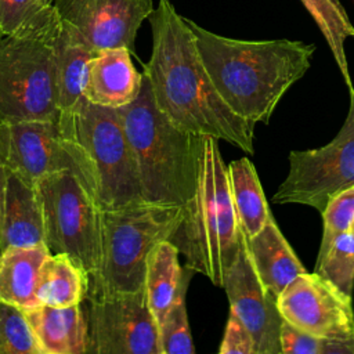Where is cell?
<instances>
[{"label":"cell","mask_w":354,"mask_h":354,"mask_svg":"<svg viewBox=\"0 0 354 354\" xmlns=\"http://www.w3.org/2000/svg\"><path fill=\"white\" fill-rule=\"evenodd\" d=\"M152 53L144 64L156 106L178 129L254 151V123L238 116L216 90L195 36L169 0H159L148 17Z\"/></svg>","instance_id":"1"},{"label":"cell","mask_w":354,"mask_h":354,"mask_svg":"<svg viewBox=\"0 0 354 354\" xmlns=\"http://www.w3.org/2000/svg\"><path fill=\"white\" fill-rule=\"evenodd\" d=\"M187 22L216 90L238 116L254 124L270 122L281 98L311 66L314 44L231 39Z\"/></svg>","instance_id":"2"},{"label":"cell","mask_w":354,"mask_h":354,"mask_svg":"<svg viewBox=\"0 0 354 354\" xmlns=\"http://www.w3.org/2000/svg\"><path fill=\"white\" fill-rule=\"evenodd\" d=\"M118 112L133 151L142 199L188 203L198 187L206 136L173 124L156 106L145 75L138 97Z\"/></svg>","instance_id":"3"},{"label":"cell","mask_w":354,"mask_h":354,"mask_svg":"<svg viewBox=\"0 0 354 354\" xmlns=\"http://www.w3.org/2000/svg\"><path fill=\"white\" fill-rule=\"evenodd\" d=\"M217 141L205 138L196 191L184 205V216L169 241L184 256L185 267L223 288L224 274L238 254L242 230Z\"/></svg>","instance_id":"4"},{"label":"cell","mask_w":354,"mask_h":354,"mask_svg":"<svg viewBox=\"0 0 354 354\" xmlns=\"http://www.w3.org/2000/svg\"><path fill=\"white\" fill-rule=\"evenodd\" d=\"M61 17L51 7L25 29L0 39V120L59 118L55 50Z\"/></svg>","instance_id":"5"},{"label":"cell","mask_w":354,"mask_h":354,"mask_svg":"<svg viewBox=\"0 0 354 354\" xmlns=\"http://www.w3.org/2000/svg\"><path fill=\"white\" fill-rule=\"evenodd\" d=\"M184 210V205L147 201L100 209V263L88 278L87 297L144 288L149 252L156 243L171 238Z\"/></svg>","instance_id":"6"},{"label":"cell","mask_w":354,"mask_h":354,"mask_svg":"<svg viewBox=\"0 0 354 354\" xmlns=\"http://www.w3.org/2000/svg\"><path fill=\"white\" fill-rule=\"evenodd\" d=\"M59 123L83 153L91 176L93 196L101 210L144 201L118 109L83 98L71 112L59 113Z\"/></svg>","instance_id":"7"},{"label":"cell","mask_w":354,"mask_h":354,"mask_svg":"<svg viewBox=\"0 0 354 354\" xmlns=\"http://www.w3.org/2000/svg\"><path fill=\"white\" fill-rule=\"evenodd\" d=\"M36 188L46 245L51 253L68 254L90 278L100 263V207L94 196L73 171L46 176Z\"/></svg>","instance_id":"8"},{"label":"cell","mask_w":354,"mask_h":354,"mask_svg":"<svg viewBox=\"0 0 354 354\" xmlns=\"http://www.w3.org/2000/svg\"><path fill=\"white\" fill-rule=\"evenodd\" d=\"M347 118L324 147L290 151L289 170L272 196L275 203H299L324 212L330 198L354 187V88Z\"/></svg>","instance_id":"9"},{"label":"cell","mask_w":354,"mask_h":354,"mask_svg":"<svg viewBox=\"0 0 354 354\" xmlns=\"http://www.w3.org/2000/svg\"><path fill=\"white\" fill-rule=\"evenodd\" d=\"M0 142L6 167L36 185L43 177L76 173L91 189V176L83 153L64 133L59 118L54 120L1 122Z\"/></svg>","instance_id":"10"},{"label":"cell","mask_w":354,"mask_h":354,"mask_svg":"<svg viewBox=\"0 0 354 354\" xmlns=\"http://www.w3.org/2000/svg\"><path fill=\"white\" fill-rule=\"evenodd\" d=\"M88 299V354H160L144 288Z\"/></svg>","instance_id":"11"},{"label":"cell","mask_w":354,"mask_h":354,"mask_svg":"<svg viewBox=\"0 0 354 354\" xmlns=\"http://www.w3.org/2000/svg\"><path fill=\"white\" fill-rule=\"evenodd\" d=\"M277 304L295 328L322 337L354 339L353 300L317 272H303L281 292Z\"/></svg>","instance_id":"12"},{"label":"cell","mask_w":354,"mask_h":354,"mask_svg":"<svg viewBox=\"0 0 354 354\" xmlns=\"http://www.w3.org/2000/svg\"><path fill=\"white\" fill-rule=\"evenodd\" d=\"M223 288L232 311L252 333L257 354H282L281 326L283 318L277 296L260 279L242 231L239 250L224 274Z\"/></svg>","instance_id":"13"},{"label":"cell","mask_w":354,"mask_h":354,"mask_svg":"<svg viewBox=\"0 0 354 354\" xmlns=\"http://www.w3.org/2000/svg\"><path fill=\"white\" fill-rule=\"evenodd\" d=\"M53 6L95 53L126 47L134 54L137 32L155 10L152 0H54Z\"/></svg>","instance_id":"14"},{"label":"cell","mask_w":354,"mask_h":354,"mask_svg":"<svg viewBox=\"0 0 354 354\" xmlns=\"http://www.w3.org/2000/svg\"><path fill=\"white\" fill-rule=\"evenodd\" d=\"M144 73H138L126 47L97 51L88 64L83 97L95 105L122 108L140 94Z\"/></svg>","instance_id":"15"},{"label":"cell","mask_w":354,"mask_h":354,"mask_svg":"<svg viewBox=\"0 0 354 354\" xmlns=\"http://www.w3.org/2000/svg\"><path fill=\"white\" fill-rule=\"evenodd\" d=\"M41 243H46V236L37 188L7 169L0 214V252Z\"/></svg>","instance_id":"16"},{"label":"cell","mask_w":354,"mask_h":354,"mask_svg":"<svg viewBox=\"0 0 354 354\" xmlns=\"http://www.w3.org/2000/svg\"><path fill=\"white\" fill-rule=\"evenodd\" d=\"M41 354H87L88 319L80 304L51 307L39 304L25 310Z\"/></svg>","instance_id":"17"},{"label":"cell","mask_w":354,"mask_h":354,"mask_svg":"<svg viewBox=\"0 0 354 354\" xmlns=\"http://www.w3.org/2000/svg\"><path fill=\"white\" fill-rule=\"evenodd\" d=\"M177 246L165 239L156 243L147 257L144 290L158 328L166 319L181 292L187 290L192 270L181 267Z\"/></svg>","instance_id":"18"},{"label":"cell","mask_w":354,"mask_h":354,"mask_svg":"<svg viewBox=\"0 0 354 354\" xmlns=\"http://www.w3.org/2000/svg\"><path fill=\"white\" fill-rule=\"evenodd\" d=\"M248 248L260 279L277 297L288 283L306 272L272 216L254 236L248 238Z\"/></svg>","instance_id":"19"},{"label":"cell","mask_w":354,"mask_h":354,"mask_svg":"<svg viewBox=\"0 0 354 354\" xmlns=\"http://www.w3.org/2000/svg\"><path fill=\"white\" fill-rule=\"evenodd\" d=\"M94 54L77 29L61 19L55 50L57 105L61 113L71 112L84 98L88 64Z\"/></svg>","instance_id":"20"},{"label":"cell","mask_w":354,"mask_h":354,"mask_svg":"<svg viewBox=\"0 0 354 354\" xmlns=\"http://www.w3.org/2000/svg\"><path fill=\"white\" fill-rule=\"evenodd\" d=\"M50 249L46 243L0 252V301L24 310L39 306L36 286Z\"/></svg>","instance_id":"21"},{"label":"cell","mask_w":354,"mask_h":354,"mask_svg":"<svg viewBox=\"0 0 354 354\" xmlns=\"http://www.w3.org/2000/svg\"><path fill=\"white\" fill-rule=\"evenodd\" d=\"M88 274L68 254L50 253L44 260L36 297L39 304L69 307L83 303L88 293Z\"/></svg>","instance_id":"22"},{"label":"cell","mask_w":354,"mask_h":354,"mask_svg":"<svg viewBox=\"0 0 354 354\" xmlns=\"http://www.w3.org/2000/svg\"><path fill=\"white\" fill-rule=\"evenodd\" d=\"M227 169L231 196L241 230L248 238H252L272 216L257 171L246 156L232 160Z\"/></svg>","instance_id":"23"},{"label":"cell","mask_w":354,"mask_h":354,"mask_svg":"<svg viewBox=\"0 0 354 354\" xmlns=\"http://www.w3.org/2000/svg\"><path fill=\"white\" fill-rule=\"evenodd\" d=\"M301 3L306 6L324 35L347 88H354L344 53V41L347 37L354 36V26L350 22L346 10L339 0H301Z\"/></svg>","instance_id":"24"},{"label":"cell","mask_w":354,"mask_h":354,"mask_svg":"<svg viewBox=\"0 0 354 354\" xmlns=\"http://www.w3.org/2000/svg\"><path fill=\"white\" fill-rule=\"evenodd\" d=\"M340 293L353 300L354 289V235L342 234L329 252L315 263V271Z\"/></svg>","instance_id":"25"},{"label":"cell","mask_w":354,"mask_h":354,"mask_svg":"<svg viewBox=\"0 0 354 354\" xmlns=\"http://www.w3.org/2000/svg\"><path fill=\"white\" fill-rule=\"evenodd\" d=\"M0 354H41L25 310L0 301Z\"/></svg>","instance_id":"26"},{"label":"cell","mask_w":354,"mask_h":354,"mask_svg":"<svg viewBox=\"0 0 354 354\" xmlns=\"http://www.w3.org/2000/svg\"><path fill=\"white\" fill-rule=\"evenodd\" d=\"M281 350L282 354H354V339L315 336L295 328L283 319Z\"/></svg>","instance_id":"27"},{"label":"cell","mask_w":354,"mask_h":354,"mask_svg":"<svg viewBox=\"0 0 354 354\" xmlns=\"http://www.w3.org/2000/svg\"><path fill=\"white\" fill-rule=\"evenodd\" d=\"M187 290L181 292L166 319L158 328V342L160 354H194L195 347L188 324Z\"/></svg>","instance_id":"28"},{"label":"cell","mask_w":354,"mask_h":354,"mask_svg":"<svg viewBox=\"0 0 354 354\" xmlns=\"http://www.w3.org/2000/svg\"><path fill=\"white\" fill-rule=\"evenodd\" d=\"M321 214L324 218V234L317 260H321L329 252L342 234L350 231L354 220V187L330 198Z\"/></svg>","instance_id":"29"},{"label":"cell","mask_w":354,"mask_h":354,"mask_svg":"<svg viewBox=\"0 0 354 354\" xmlns=\"http://www.w3.org/2000/svg\"><path fill=\"white\" fill-rule=\"evenodd\" d=\"M53 3L46 0H0V29L3 35L17 33L40 18Z\"/></svg>","instance_id":"30"},{"label":"cell","mask_w":354,"mask_h":354,"mask_svg":"<svg viewBox=\"0 0 354 354\" xmlns=\"http://www.w3.org/2000/svg\"><path fill=\"white\" fill-rule=\"evenodd\" d=\"M220 354H257L252 333L243 322L230 311L224 336L218 348Z\"/></svg>","instance_id":"31"},{"label":"cell","mask_w":354,"mask_h":354,"mask_svg":"<svg viewBox=\"0 0 354 354\" xmlns=\"http://www.w3.org/2000/svg\"><path fill=\"white\" fill-rule=\"evenodd\" d=\"M6 178H7V167H6V163H4L3 151H1V142H0V214H1V203H3V194H4Z\"/></svg>","instance_id":"32"},{"label":"cell","mask_w":354,"mask_h":354,"mask_svg":"<svg viewBox=\"0 0 354 354\" xmlns=\"http://www.w3.org/2000/svg\"><path fill=\"white\" fill-rule=\"evenodd\" d=\"M350 232L354 235V220H353V223H351V227H350Z\"/></svg>","instance_id":"33"},{"label":"cell","mask_w":354,"mask_h":354,"mask_svg":"<svg viewBox=\"0 0 354 354\" xmlns=\"http://www.w3.org/2000/svg\"><path fill=\"white\" fill-rule=\"evenodd\" d=\"M3 36H4V35H3V32H1V29H0V39H1Z\"/></svg>","instance_id":"34"},{"label":"cell","mask_w":354,"mask_h":354,"mask_svg":"<svg viewBox=\"0 0 354 354\" xmlns=\"http://www.w3.org/2000/svg\"><path fill=\"white\" fill-rule=\"evenodd\" d=\"M46 1H48V3H53V1H54V0H46Z\"/></svg>","instance_id":"35"}]
</instances>
